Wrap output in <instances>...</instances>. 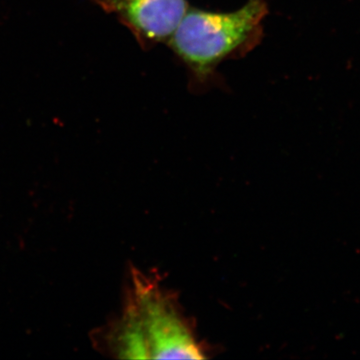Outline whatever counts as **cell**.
Returning a JSON list of instances; mask_svg holds the SVG:
<instances>
[{
	"mask_svg": "<svg viewBox=\"0 0 360 360\" xmlns=\"http://www.w3.org/2000/svg\"><path fill=\"white\" fill-rule=\"evenodd\" d=\"M269 14L265 0H248L231 13H215L189 7L167 42L186 66L189 87L207 89L217 80V68L229 59L241 58L264 39Z\"/></svg>",
	"mask_w": 360,
	"mask_h": 360,
	"instance_id": "1",
	"label": "cell"
},
{
	"mask_svg": "<svg viewBox=\"0 0 360 360\" xmlns=\"http://www.w3.org/2000/svg\"><path fill=\"white\" fill-rule=\"evenodd\" d=\"M123 359H203L202 349L169 296L136 281L134 302L116 333Z\"/></svg>",
	"mask_w": 360,
	"mask_h": 360,
	"instance_id": "2",
	"label": "cell"
},
{
	"mask_svg": "<svg viewBox=\"0 0 360 360\" xmlns=\"http://www.w3.org/2000/svg\"><path fill=\"white\" fill-rule=\"evenodd\" d=\"M113 14L143 49L167 44L188 7L187 0H90Z\"/></svg>",
	"mask_w": 360,
	"mask_h": 360,
	"instance_id": "3",
	"label": "cell"
}]
</instances>
